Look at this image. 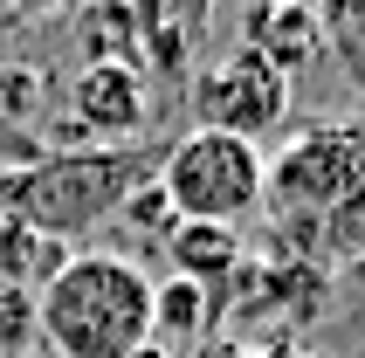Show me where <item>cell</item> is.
<instances>
[{"label":"cell","mask_w":365,"mask_h":358,"mask_svg":"<svg viewBox=\"0 0 365 358\" xmlns=\"http://www.w3.org/2000/svg\"><path fill=\"white\" fill-rule=\"evenodd\" d=\"M35 324L56 358H131L152 344V276L131 255L83 248L35 290Z\"/></svg>","instance_id":"cell-1"},{"label":"cell","mask_w":365,"mask_h":358,"mask_svg":"<svg viewBox=\"0 0 365 358\" xmlns=\"http://www.w3.org/2000/svg\"><path fill=\"white\" fill-rule=\"evenodd\" d=\"M159 173V152L138 145H97V152H41V159L0 173V220H28L48 241H83Z\"/></svg>","instance_id":"cell-2"},{"label":"cell","mask_w":365,"mask_h":358,"mask_svg":"<svg viewBox=\"0 0 365 358\" xmlns=\"http://www.w3.org/2000/svg\"><path fill=\"white\" fill-rule=\"evenodd\" d=\"M159 193L180 220H207V227H235L262 207L269 193V159L262 145L227 138V131H186L173 152H159Z\"/></svg>","instance_id":"cell-3"},{"label":"cell","mask_w":365,"mask_h":358,"mask_svg":"<svg viewBox=\"0 0 365 358\" xmlns=\"http://www.w3.org/2000/svg\"><path fill=\"white\" fill-rule=\"evenodd\" d=\"M193 111H200V131H227V138H262V131H283L289 118V76L255 48H235L214 69L193 76Z\"/></svg>","instance_id":"cell-4"},{"label":"cell","mask_w":365,"mask_h":358,"mask_svg":"<svg viewBox=\"0 0 365 358\" xmlns=\"http://www.w3.org/2000/svg\"><path fill=\"white\" fill-rule=\"evenodd\" d=\"M145 76L138 62H83L69 76V124L83 138H103V145H131L145 131Z\"/></svg>","instance_id":"cell-5"},{"label":"cell","mask_w":365,"mask_h":358,"mask_svg":"<svg viewBox=\"0 0 365 358\" xmlns=\"http://www.w3.org/2000/svg\"><path fill=\"white\" fill-rule=\"evenodd\" d=\"M242 48L269 56L289 76V69H304V62L324 56V21L304 14V7H255V14L242 21Z\"/></svg>","instance_id":"cell-6"},{"label":"cell","mask_w":365,"mask_h":358,"mask_svg":"<svg viewBox=\"0 0 365 358\" xmlns=\"http://www.w3.org/2000/svg\"><path fill=\"white\" fill-rule=\"evenodd\" d=\"M207 324H214V297L186 276H159L152 282V344L159 352H180V344H207Z\"/></svg>","instance_id":"cell-7"},{"label":"cell","mask_w":365,"mask_h":358,"mask_svg":"<svg viewBox=\"0 0 365 358\" xmlns=\"http://www.w3.org/2000/svg\"><path fill=\"white\" fill-rule=\"evenodd\" d=\"M165 255H173V276L186 282H214V276H235L242 269V241L235 227H207V220H180L173 235H165Z\"/></svg>","instance_id":"cell-8"},{"label":"cell","mask_w":365,"mask_h":358,"mask_svg":"<svg viewBox=\"0 0 365 358\" xmlns=\"http://www.w3.org/2000/svg\"><path fill=\"white\" fill-rule=\"evenodd\" d=\"M76 255V248H62V241L35 235L28 220H0V282H21V290H41V282L56 276L62 262Z\"/></svg>","instance_id":"cell-9"},{"label":"cell","mask_w":365,"mask_h":358,"mask_svg":"<svg viewBox=\"0 0 365 358\" xmlns=\"http://www.w3.org/2000/svg\"><path fill=\"white\" fill-rule=\"evenodd\" d=\"M41 97H48V76H41L35 62H0V131L35 124Z\"/></svg>","instance_id":"cell-10"},{"label":"cell","mask_w":365,"mask_h":358,"mask_svg":"<svg viewBox=\"0 0 365 358\" xmlns=\"http://www.w3.org/2000/svg\"><path fill=\"white\" fill-rule=\"evenodd\" d=\"M35 338H41V324H35V290L0 282V358L35 352Z\"/></svg>","instance_id":"cell-11"},{"label":"cell","mask_w":365,"mask_h":358,"mask_svg":"<svg viewBox=\"0 0 365 358\" xmlns=\"http://www.w3.org/2000/svg\"><path fill=\"white\" fill-rule=\"evenodd\" d=\"M118 220H131V227H138L145 241H165L173 227H180V214H173V207H165V193H159V179H145L138 193H131V200L118 207Z\"/></svg>","instance_id":"cell-12"},{"label":"cell","mask_w":365,"mask_h":358,"mask_svg":"<svg viewBox=\"0 0 365 358\" xmlns=\"http://www.w3.org/2000/svg\"><path fill=\"white\" fill-rule=\"evenodd\" d=\"M324 35L338 41V56H345V69L365 83V14H331L324 21Z\"/></svg>","instance_id":"cell-13"},{"label":"cell","mask_w":365,"mask_h":358,"mask_svg":"<svg viewBox=\"0 0 365 358\" xmlns=\"http://www.w3.org/2000/svg\"><path fill=\"white\" fill-rule=\"evenodd\" d=\"M193 358H269V352H255L242 338H207V344H193Z\"/></svg>","instance_id":"cell-14"},{"label":"cell","mask_w":365,"mask_h":358,"mask_svg":"<svg viewBox=\"0 0 365 358\" xmlns=\"http://www.w3.org/2000/svg\"><path fill=\"white\" fill-rule=\"evenodd\" d=\"M131 358H173V352H159V344H145V352H131Z\"/></svg>","instance_id":"cell-15"},{"label":"cell","mask_w":365,"mask_h":358,"mask_svg":"<svg viewBox=\"0 0 365 358\" xmlns=\"http://www.w3.org/2000/svg\"><path fill=\"white\" fill-rule=\"evenodd\" d=\"M269 358H317V352H269Z\"/></svg>","instance_id":"cell-16"},{"label":"cell","mask_w":365,"mask_h":358,"mask_svg":"<svg viewBox=\"0 0 365 358\" xmlns=\"http://www.w3.org/2000/svg\"><path fill=\"white\" fill-rule=\"evenodd\" d=\"M21 358H56V352H41V344H35V352H21Z\"/></svg>","instance_id":"cell-17"}]
</instances>
